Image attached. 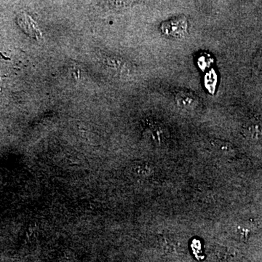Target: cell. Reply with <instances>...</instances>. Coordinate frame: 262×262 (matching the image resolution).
I'll use <instances>...</instances> for the list:
<instances>
[{"instance_id": "277c9868", "label": "cell", "mask_w": 262, "mask_h": 262, "mask_svg": "<svg viewBox=\"0 0 262 262\" xmlns=\"http://www.w3.org/2000/svg\"><path fill=\"white\" fill-rule=\"evenodd\" d=\"M149 131L151 139L158 144H162V143L165 142L169 136L168 129L163 125L157 124V125H152V126L150 127Z\"/></svg>"}, {"instance_id": "3957f363", "label": "cell", "mask_w": 262, "mask_h": 262, "mask_svg": "<svg viewBox=\"0 0 262 262\" xmlns=\"http://www.w3.org/2000/svg\"><path fill=\"white\" fill-rule=\"evenodd\" d=\"M212 149L216 154L223 157L233 156L235 153V149L231 143L227 141L220 140V139H213L211 141Z\"/></svg>"}, {"instance_id": "7a4b0ae2", "label": "cell", "mask_w": 262, "mask_h": 262, "mask_svg": "<svg viewBox=\"0 0 262 262\" xmlns=\"http://www.w3.org/2000/svg\"><path fill=\"white\" fill-rule=\"evenodd\" d=\"M177 105L181 108L192 110L198 105V99L195 95L188 91H180L175 98Z\"/></svg>"}, {"instance_id": "ba28073f", "label": "cell", "mask_w": 262, "mask_h": 262, "mask_svg": "<svg viewBox=\"0 0 262 262\" xmlns=\"http://www.w3.org/2000/svg\"><path fill=\"white\" fill-rule=\"evenodd\" d=\"M254 69L256 75L262 77V52L258 54L254 61Z\"/></svg>"}, {"instance_id": "8992f818", "label": "cell", "mask_w": 262, "mask_h": 262, "mask_svg": "<svg viewBox=\"0 0 262 262\" xmlns=\"http://www.w3.org/2000/svg\"><path fill=\"white\" fill-rule=\"evenodd\" d=\"M101 5L103 6L106 5L111 10H122L125 9V8H129L131 5H133L134 2H100Z\"/></svg>"}, {"instance_id": "52a82bcc", "label": "cell", "mask_w": 262, "mask_h": 262, "mask_svg": "<svg viewBox=\"0 0 262 262\" xmlns=\"http://www.w3.org/2000/svg\"><path fill=\"white\" fill-rule=\"evenodd\" d=\"M246 134L252 138H256L261 134L262 130L260 125L256 123L249 124L245 128Z\"/></svg>"}, {"instance_id": "5b68a950", "label": "cell", "mask_w": 262, "mask_h": 262, "mask_svg": "<svg viewBox=\"0 0 262 262\" xmlns=\"http://www.w3.org/2000/svg\"><path fill=\"white\" fill-rule=\"evenodd\" d=\"M18 21L24 30L30 33L31 35L36 37H39V34L41 35L39 29L37 28V26L28 15L26 14L20 15L18 18Z\"/></svg>"}, {"instance_id": "6da1fadb", "label": "cell", "mask_w": 262, "mask_h": 262, "mask_svg": "<svg viewBox=\"0 0 262 262\" xmlns=\"http://www.w3.org/2000/svg\"><path fill=\"white\" fill-rule=\"evenodd\" d=\"M161 30L168 37L177 39L185 37L188 32L187 18L184 16H179L169 19L162 24Z\"/></svg>"}]
</instances>
